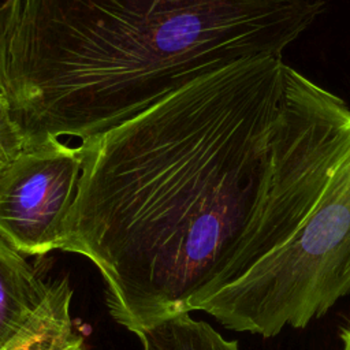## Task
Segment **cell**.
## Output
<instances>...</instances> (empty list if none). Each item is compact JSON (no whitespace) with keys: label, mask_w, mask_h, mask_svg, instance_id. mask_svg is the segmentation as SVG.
<instances>
[{"label":"cell","mask_w":350,"mask_h":350,"mask_svg":"<svg viewBox=\"0 0 350 350\" xmlns=\"http://www.w3.org/2000/svg\"><path fill=\"white\" fill-rule=\"evenodd\" d=\"M286 64L231 63L81 142L59 249L93 262L126 329L196 310L265 257L260 217Z\"/></svg>","instance_id":"1"},{"label":"cell","mask_w":350,"mask_h":350,"mask_svg":"<svg viewBox=\"0 0 350 350\" xmlns=\"http://www.w3.org/2000/svg\"><path fill=\"white\" fill-rule=\"evenodd\" d=\"M327 0H5L0 75L21 146L96 138L231 63L283 56Z\"/></svg>","instance_id":"2"},{"label":"cell","mask_w":350,"mask_h":350,"mask_svg":"<svg viewBox=\"0 0 350 350\" xmlns=\"http://www.w3.org/2000/svg\"><path fill=\"white\" fill-rule=\"evenodd\" d=\"M283 112L309 208L284 243L196 309L264 338L350 294V108L287 64Z\"/></svg>","instance_id":"3"},{"label":"cell","mask_w":350,"mask_h":350,"mask_svg":"<svg viewBox=\"0 0 350 350\" xmlns=\"http://www.w3.org/2000/svg\"><path fill=\"white\" fill-rule=\"evenodd\" d=\"M82 164L59 138L22 145L0 170V237L23 256L59 249Z\"/></svg>","instance_id":"4"},{"label":"cell","mask_w":350,"mask_h":350,"mask_svg":"<svg viewBox=\"0 0 350 350\" xmlns=\"http://www.w3.org/2000/svg\"><path fill=\"white\" fill-rule=\"evenodd\" d=\"M68 287L67 278L44 282L25 256L0 237V350L37 332Z\"/></svg>","instance_id":"5"},{"label":"cell","mask_w":350,"mask_h":350,"mask_svg":"<svg viewBox=\"0 0 350 350\" xmlns=\"http://www.w3.org/2000/svg\"><path fill=\"white\" fill-rule=\"evenodd\" d=\"M142 350H239L237 340L223 338L209 323L179 313L135 334Z\"/></svg>","instance_id":"6"},{"label":"cell","mask_w":350,"mask_h":350,"mask_svg":"<svg viewBox=\"0 0 350 350\" xmlns=\"http://www.w3.org/2000/svg\"><path fill=\"white\" fill-rule=\"evenodd\" d=\"M71 295L72 290L68 287L45 324L8 350H78L83 345V336L71 321Z\"/></svg>","instance_id":"7"},{"label":"cell","mask_w":350,"mask_h":350,"mask_svg":"<svg viewBox=\"0 0 350 350\" xmlns=\"http://www.w3.org/2000/svg\"><path fill=\"white\" fill-rule=\"evenodd\" d=\"M21 149L19 141L11 129L0 119V170Z\"/></svg>","instance_id":"8"},{"label":"cell","mask_w":350,"mask_h":350,"mask_svg":"<svg viewBox=\"0 0 350 350\" xmlns=\"http://www.w3.org/2000/svg\"><path fill=\"white\" fill-rule=\"evenodd\" d=\"M0 119L11 129L12 127L10 124V119H8V112H7V101H5V94H4V89H3V83H1V75H0ZM14 133V131H12ZM15 135V134H14ZM16 138V137H15Z\"/></svg>","instance_id":"9"},{"label":"cell","mask_w":350,"mask_h":350,"mask_svg":"<svg viewBox=\"0 0 350 350\" xmlns=\"http://www.w3.org/2000/svg\"><path fill=\"white\" fill-rule=\"evenodd\" d=\"M340 339L343 343V350H350V323L340 329Z\"/></svg>","instance_id":"10"},{"label":"cell","mask_w":350,"mask_h":350,"mask_svg":"<svg viewBox=\"0 0 350 350\" xmlns=\"http://www.w3.org/2000/svg\"><path fill=\"white\" fill-rule=\"evenodd\" d=\"M78 350H88V349H86V347H85V345H82V346H81V347H79V349H78Z\"/></svg>","instance_id":"11"}]
</instances>
